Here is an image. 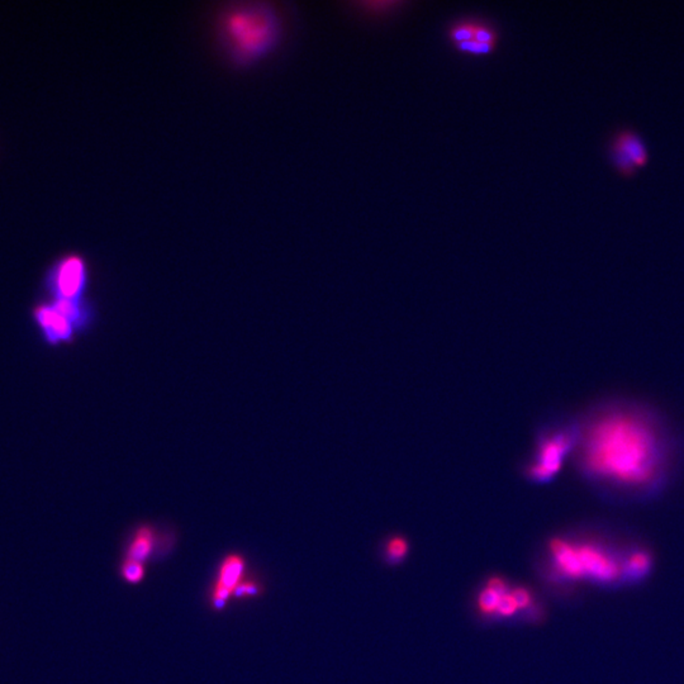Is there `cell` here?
<instances>
[{
  "instance_id": "4fadbf2b",
  "label": "cell",
  "mask_w": 684,
  "mask_h": 684,
  "mask_svg": "<svg viewBox=\"0 0 684 684\" xmlns=\"http://www.w3.org/2000/svg\"><path fill=\"white\" fill-rule=\"evenodd\" d=\"M500 598H501V594L494 592L491 588L486 587V589L479 596V607L484 614L497 612Z\"/></svg>"
},
{
  "instance_id": "9a60e30c",
  "label": "cell",
  "mask_w": 684,
  "mask_h": 684,
  "mask_svg": "<svg viewBox=\"0 0 684 684\" xmlns=\"http://www.w3.org/2000/svg\"><path fill=\"white\" fill-rule=\"evenodd\" d=\"M517 608L518 607H517L516 600H513V597L511 594H507V593L502 594L498 607H497V612L500 615L509 617L516 612Z\"/></svg>"
},
{
  "instance_id": "e0dca14e",
  "label": "cell",
  "mask_w": 684,
  "mask_h": 684,
  "mask_svg": "<svg viewBox=\"0 0 684 684\" xmlns=\"http://www.w3.org/2000/svg\"><path fill=\"white\" fill-rule=\"evenodd\" d=\"M511 596L513 597V600H516L517 607L518 608H526L530 602H531V596L529 591H526L524 588H517L513 592L511 593Z\"/></svg>"
},
{
  "instance_id": "9c48e42d",
  "label": "cell",
  "mask_w": 684,
  "mask_h": 684,
  "mask_svg": "<svg viewBox=\"0 0 684 684\" xmlns=\"http://www.w3.org/2000/svg\"><path fill=\"white\" fill-rule=\"evenodd\" d=\"M246 562L243 555L229 554L220 562L218 577L212 589V605L216 609H222L227 600L235 594L237 587L243 580Z\"/></svg>"
},
{
  "instance_id": "8992f818",
  "label": "cell",
  "mask_w": 684,
  "mask_h": 684,
  "mask_svg": "<svg viewBox=\"0 0 684 684\" xmlns=\"http://www.w3.org/2000/svg\"><path fill=\"white\" fill-rule=\"evenodd\" d=\"M89 274L82 256L68 255L53 265L47 276V289L53 299L82 301L86 299Z\"/></svg>"
},
{
  "instance_id": "ac0fdd59",
  "label": "cell",
  "mask_w": 684,
  "mask_h": 684,
  "mask_svg": "<svg viewBox=\"0 0 684 684\" xmlns=\"http://www.w3.org/2000/svg\"><path fill=\"white\" fill-rule=\"evenodd\" d=\"M488 588H491L494 592L498 593V594H504L506 593V585L504 582L500 579V578H493L489 580L488 583Z\"/></svg>"
},
{
  "instance_id": "5b68a950",
  "label": "cell",
  "mask_w": 684,
  "mask_h": 684,
  "mask_svg": "<svg viewBox=\"0 0 684 684\" xmlns=\"http://www.w3.org/2000/svg\"><path fill=\"white\" fill-rule=\"evenodd\" d=\"M579 431L573 427L558 428L540 441L533 460L529 466V475L538 482H547L562 471L567 457L577 448Z\"/></svg>"
},
{
  "instance_id": "6da1fadb",
  "label": "cell",
  "mask_w": 684,
  "mask_h": 684,
  "mask_svg": "<svg viewBox=\"0 0 684 684\" xmlns=\"http://www.w3.org/2000/svg\"><path fill=\"white\" fill-rule=\"evenodd\" d=\"M577 448L585 475L617 492H650L668 471V444L661 426L632 407L597 412L579 431Z\"/></svg>"
},
{
  "instance_id": "7c38bea8",
  "label": "cell",
  "mask_w": 684,
  "mask_h": 684,
  "mask_svg": "<svg viewBox=\"0 0 684 684\" xmlns=\"http://www.w3.org/2000/svg\"><path fill=\"white\" fill-rule=\"evenodd\" d=\"M144 573L146 571H144V565L142 562H133V560H129V559H124V562L122 564V577H123V579L126 582L131 583V585L140 583L144 578Z\"/></svg>"
},
{
  "instance_id": "2e32d148",
  "label": "cell",
  "mask_w": 684,
  "mask_h": 684,
  "mask_svg": "<svg viewBox=\"0 0 684 684\" xmlns=\"http://www.w3.org/2000/svg\"><path fill=\"white\" fill-rule=\"evenodd\" d=\"M260 592V585L256 583V582H252V580H243L240 585L237 587L236 589L235 594L234 596H237L238 598H243V597H252V596H256Z\"/></svg>"
},
{
  "instance_id": "5bb4252c",
  "label": "cell",
  "mask_w": 684,
  "mask_h": 684,
  "mask_svg": "<svg viewBox=\"0 0 684 684\" xmlns=\"http://www.w3.org/2000/svg\"><path fill=\"white\" fill-rule=\"evenodd\" d=\"M407 550H408L407 542L401 538H395V539L390 540L388 544V558L390 560H399V559H402L404 555L407 554Z\"/></svg>"
},
{
  "instance_id": "30bf717a",
  "label": "cell",
  "mask_w": 684,
  "mask_h": 684,
  "mask_svg": "<svg viewBox=\"0 0 684 684\" xmlns=\"http://www.w3.org/2000/svg\"><path fill=\"white\" fill-rule=\"evenodd\" d=\"M653 569V556L644 547H630L623 553V583L635 585Z\"/></svg>"
},
{
  "instance_id": "7a4b0ae2",
  "label": "cell",
  "mask_w": 684,
  "mask_h": 684,
  "mask_svg": "<svg viewBox=\"0 0 684 684\" xmlns=\"http://www.w3.org/2000/svg\"><path fill=\"white\" fill-rule=\"evenodd\" d=\"M283 22L278 10L265 1L240 3L226 9L218 21V41L228 60L249 68L278 48Z\"/></svg>"
},
{
  "instance_id": "8fae6325",
  "label": "cell",
  "mask_w": 684,
  "mask_h": 684,
  "mask_svg": "<svg viewBox=\"0 0 684 684\" xmlns=\"http://www.w3.org/2000/svg\"><path fill=\"white\" fill-rule=\"evenodd\" d=\"M158 541V530L151 524H142L137 527L129 540L126 559L144 564L151 555Z\"/></svg>"
},
{
  "instance_id": "3957f363",
  "label": "cell",
  "mask_w": 684,
  "mask_h": 684,
  "mask_svg": "<svg viewBox=\"0 0 684 684\" xmlns=\"http://www.w3.org/2000/svg\"><path fill=\"white\" fill-rule=\"evenodd\" d=\"M94 314V308L86 299H51L38 305L35 321L46 341L59 345L71 341L76 334L85 331L93 323Z\"/></svg>"
},
{
  "instance_id": "52a82bcc",
  "label": "cell",
  "mask_w": 684,
  "mask_h": 684,
  "mask_svg": "<svg viewBox=\"0 0 684 684\" xmlns=\"http://www.w3.org/2000/svg\"><path fill=\"white\" fill-rule=\"evenodd\" d=\"M451 45L459 53L484 56L493 53L498 45V33L491 24L475 19L455 22L448 32Z\"/></svg>"
},
{
  "instance_id": "ba28073f",
  "label": "cell",
  "mask_w": 684,
  "mask_h": 684,
  "mask_svg": "<svg viewBox=\"0 0 684 684\" xmlns=\"http://www.w3.org/2000/svg\"><path fill=\"white\" fill-rule=\"evenodd\" d=\"M602 140L614 144L630 156L638 167L645 165L650 158V149L646 137L635 124L629 122L616 123L603 135Z\"/></svg>"
},
{
  "instance_id": "277c9868",
  "label": "cell",
  "mask_w": 684,
  "mask_h": 684,
  "mask_svg": "<svg viewBox=\"0 0 684 684\" xmlns=\"http://www.w3.org/2000/svg\"><path fill=\"white\" fill-rule=\"evenodd\" d=\"M582 579L600 587L623 583V558L616 547L605 540L589 539L576 542Z\"/></svg>"
}]
</instances>
